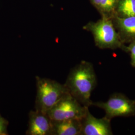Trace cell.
<instances>
[{
	"mask_svg": "<svg viewBox=\"0 0 135 135\" xmlns=\"http://www.w3.org/2000/svg\"><path fill=\"white\" fill-rule=\"evenodd\" d=\"M96 84L93 66L83 61L72 69L64 85L69 93L84 106L90 104V97Z\"/></svg>",
	"mask_w": 135,
	"mask_h": 135,
	"instance_id": "obj_1",
	"label": "cell"
},
{
	"mask_svg": "<svg viewBox=\"0 0 135 135\" xmlns=\"http://www.w3.org/2000/svg\"><path fill=\"white\" fill-rule=\"evenodd\" d=\"M35 110L47 114L63 98L70 94L64 84L46 78H36Z\"/></svg>",
	"mask_w": 135,
	"mask_h": 135,
	"instance_id": "obj_2",
	"label": "cell"
},
{
	"mask_svg": "<svg viewBox=\"0 0 135 135\" xmlns=\"http://www.w3.org/2000/svg\"><path fill=\"white\" fill-rule=\"evenodd\" d=\"M88 110L87 107L82 106L79 102L69 94L49 111L47 114L53 122L82 120Z\"/></svg>",
	"mask_w": 135,
	"mask_h": 135,
	"instance_id": "obj_3",
	"label": "cell"
},
{
	"mask_svg": "<svg viewBox=\"0 0 135 135\" xmlns=\"http://www.w3.org/2000/svg\"><path fill=\"white\" fill-rule=\"evenodd\" d=\"M86 28L92 32L97 45L100 47H111L118 43L117 34L108 20L103 19L95 23H91Z\"/></svg>",
	"mask_w": 135,
	"mask_h": 135,
	"instance_id": "obj_4",
	"label": "cell"
},
{
	"mask_svg": "<svg viewBox=\"0 0 135 135\" xmlns=\"http://www.w3.org/2000/svg\"><path fill=\"white\" fill-rule=\"evenodd\" d=\"M97 105L104 109L107 115L110 117L127 116L135 111V103L122 97H112L106 103L97 104Z\"/></svg>",
	"mask_w": 135,
	"mask_h": 135,
	"instance_id": "obj_5",
	"label": "cell"
},
{
	"mask_svg": "<svg viewBox=\"0 0 135 135\" xmlns=\"http://www.w3.org/2000/svg\"><path fill=\"white\" fill-rule=\"evenodd\" d=\"M28 135H52V121L47 114L35 110L29 113Z\"/></svg>",
	"mask_w": 135,
	"mask_h": 135,
	"instance_id": "obj_6",
	"label": "cell"
},
{
	"mask_svg": "<svg viewBox=\"0 0 135 135\" xmlns=\"http://www.w3.org/2000/svg\"><path fill=\"white\" fill-rule=\"evenodd\" d=\"M82 135H108L111 134L110 126L104 119H97L88 110L81 120Z\"/></svg>",
	"mask_w": 135,
	"mask_h": 135,
	"instance_id": "obj_7",
	"label": "cell"
},
{
	"mask_svg": "<svg viewBox=\"0 0 135 135\" xmlns=\"http://www.w3.org/2000/svg\"><path fill=\"white\" fill-rule=\"evenodd\" d=\"M82 135L81 120L52 121V135Z\"/></svg>",
	"mask_w": 135,
	"mask_h": 135,
	"instance_id": "obj_8",
	"label": "cell"
},
{
	"mask_svg": "<svg viewBox=\"0 0 135 135\" xmlns=\"http://www.w3.org/2000/svg\"><path fill=\"white\" fill-rule=\"evenodd\" d=\"M118 23L123 32L127 35L135 36V16L118 18Z\"/></svg>",
	"mask_w": 135,
	"mask_h": 135,
	"instance_id": "obj_9",
	"label": "cell"
},
{
	"mask_svg": "<svg viewBox=\"0 0 135 135\" xmlns=\"http://www.w3.org/2000/svg\"><path fill=\"white\" fill-rule=\"evenodd\" d=\"M119 11L126 17L135 16V0H121Z\"/></svg>",
	"mask_w": 135,
	"mask_h": 135,
	"instance_id": "obj_10",
	"label": "cell"
},
{
	"mask_svg": "<svg viewBox=\"0 0 135 135\" xmlns=\"http://www.w3.org/2000/svg\"><path fill=\"white\" fill-rule=\"evenodd\" d=\"M117 0H102L99 8L103 12H109L114 9Z\"/></svg>",
	"mask_w": 135,
	"mask_h": 135,
	"instance_id": "obj_11",
	"label": "cell"
},
{
	"mask_svg": "<svg viewBox=\"0 0 135 135\" xmlns=\"http://www.w3.org/2000/svg\"><path fill=\"white\" fill-rule=\"evenodd\" d=\"M8 124V121L0 116V135H8L7 132Z\"/></svg>",
	"mask_w": 135,
	"mask_h": 135,
	"instance_id": "obj_12",
	"label": "cell"
},
{
	"mask_svg": "<svg viewBox=\"0 0 135 135\" xmlns=\"http://www.w3.org/2000/svg\"><path fill=\"white\" fill-rule=\"evenodd\" d=\"M129 50L131 54L132 64L133 66H135V43L131 45Z\"/></svg>",
	"mask_w": 135,
	"mask_h": 135,
	"instance_id": "obj_13",
	"label": "cell"
},
{
	"mask_svg": "<svg viewBox=\"0 0 135 135\" xmlns=\"http://www.w3.org/2000/svg\"><path fill=\"white\" fill-rule=\"evenodd\" d=\"M102 1V0H91V1L92 2V3L95 5V6H96L97 7L99 8L100 5L101 4Z\"/></svg>",
	"mask_w": 135,
	"mask_h": 135,
	"instance_id": "obj_14",
	"label": "cell"
}]
</instances>
